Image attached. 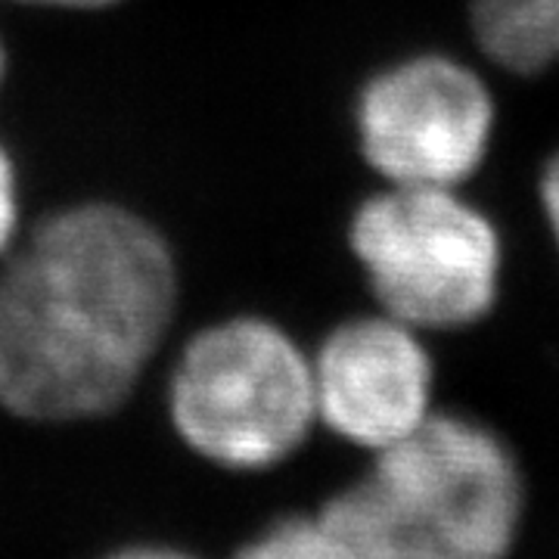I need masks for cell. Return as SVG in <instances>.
<instances>
[{
    "label": "cell",
    "instance_id": "1",
    "mask_svg": "<svg viewBox=\"0 0 559 559\" xmlns=\"http://www.w3.org/2000/svg\"><path fill=\"white\" fill-rule=\"evenodd\" d=\"M178 311V252L150 215L106 197L50 209L0 259V407L53 426L116 414Z\"/></svg>",
    "mask_w": 559,
    "mask_h": 559
},
{
    "label": "cell",
    "instance_id": "2",
    "mask_svg": "<svg viewBox=\"0 0 559 559\" xmlns=\"http://www.w3.org/2000/svg\"><path fill=\"white\" fill-rule=\"evenodd\" d=\"M513 451L476 419L432 411L373 454L320 516L355 559H503L522 520Z\"/></svg>",
    "mask_w": 559,
    "mask_h": 559
},
{
    "label": "cell",
    "instance_id": "3",
    "mask_svg": "<svg viewBox=\"0 0 559 559\" xmlns=\"http://www.w3.org/2000/svg\"><path fill=\"white\" fill-rule=\"evenodd\" d=\"M165 401L193 454L237 473L271 469L318 426L311 348L267 314L209 320L171 360Z\"/></svg>",
    "mask_w": 559,
    "mask_h": 559
},
{
    "label": "cell",
    "instance_id": "4",
    "mask_svg": "<svg viewBox=\"0 0 559 559\" xmlns=\"http://www.w3.org/2000/svg\"><path fill=\"white\" fill-rule=\"evenodd\" d=\"M373 308L419 333H457L500 299L503 240L460 187L382 183L345 224Z\"/></svg>",
    "mask_w": 559,
    "mask_h": 559
},
{
    "label": "cell",
    "instance_id": "5",
    "mask_svg": "<svg viewBox=\"0 0 559 559\" xmlns=\"http://www.w3.org/2000/svg\"><path fill=\"white\" fill-rule=\"evenodd\" d=\"M352 124L364 165L395 187H463L495 143L498 103L479 69L423 50L358 87Z\"/></svg>",
    "mask_w": 559,
    "mask_h": 559
},
{
    "label": "cell",
    "instance_id": "6",
    "mask_svg": "<svg viewBox=\"0 0 559 559\" xmlns=\"http://www.w3.org/2000/svg\"><path fill=\"white\" fill-rule=\"evenodd\" d=\"M318 423L377 454L436 411V358L426 333L373 308L340 320L311 348Z\"/></svg>",
    "mask_w": 559,
    "mask_h": 559
},
{
    "label": "cell",
    "instance_id": "7",
    "mask_svg": "<svg viewBox=\"0 0 559 559\" xmlns=\"http://www.w3.org/2000/svg\"><path fill=\"white\" fill-rule=\"evenodd\" d=\"M466 22L481 57L510 75L559 66V0H469Z\"/></svg>",
    "mask_w": 559,
    "mask_h": 559
},
{
    "label": "cell",
    "instance_id": "8",
    "mask_svg": "<svg viewBox=\"0 0 559 559\" xmlns=\"http://www.w3.org/2000/svg\"><path fill=\"white\" fill-rule=\"evenodd\" d=\"M237 559H355L323 516H289L249 540Z\"/></svg>",
    "mask_w": 559,
    "mask_h": 559
},
{
    "label": "cell",
    "instance_id": "9",
    "mask_svg": "<svg viewBox=\"0 0 559 559\" xmlns=\"http://www.w3.org/2000/svg\"><path fill=\"white\" fill-rule=\"evenodd\" d=\"M25 230V209H22V175L16 156L0 140V259L16 246Z\"/></svg>",
    "mask_w": 559,
    "mask_h": 559
},
{
    "label": "cell",
    "instance_id": "10",
    "mask_svg": "<svg viewBox=\"0 0 559 559\" xmlns=\"http://www.w3.org/2000/svg\"><path fill=\"white\" fill-rule=\"evenodd\" d=\"M538 202H540V215H544V224L554 237V246L559 252V150L544 162L538 178Z\"/></svg>",
    "mask_w": 559,
    "mask_h": 559
},
{
    "label": "cell",
    "instance_id": "11",
    "mask_svg": "<svg viewBox=\"0 0 559 559\" xmlns=\"http://www.w3.org/2000/svg\"><path fill=\"white\" fill-rule=\"evenodd\" d=\"M28 10H47V13H106L124 0H10Z\"/></svg>",
    "mask_w": 559,
    "mask_h": 559
},
{
    "label": "cell",
    "instance_id": "12",
    "mask_svg": "<svg viewBox=\"0 0 559 559\" xmlns=\"http://www.w3.org/2000/svg\"><path fill=\"white\" fill-rule=\"evenodd\" d=\"M109 559H193L178 550H165V547H131V550H121L116 557Z\"/></svg>",
    "mask_w": 559,
    "mask_h": 559
},
{
    "label": "cell",
    "instance_id": "13",
    "mask_svg": "<svg viewBox=\"0 0 559 559\" xmlns=\"http://www.w3.org/2000/svg\"><path fill=\"white\" fill-rule=\"evenodd\" d=\"M7 72H10V53H7V44L0 38V91L7 84Z\"/></svg>",
    "mask_w": 559,
    "mask_h": 559
}]
</instances>
